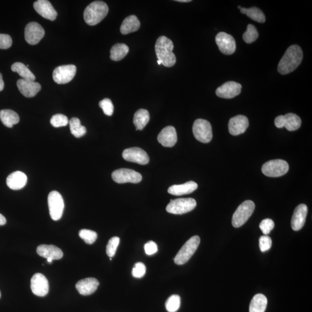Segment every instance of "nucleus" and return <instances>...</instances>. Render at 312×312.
Here are the masks:
<instances>
[{
  "mask_svg": "<svg viewBox=\"0 0 312 312\" xmlns=\"http://www.w3.org/2000/svg\"><path fill=\"white\" fill-rule=\"evenodd\" d=\"M303 59V52L298 45H294L288 48L278 65L280 74L286 75L298 67Z\"/></svg>",
  "mask_w": 312,
  "mask_h": 312,
  "instance_id": "1",
  "label": "nucleus"
},
{
  "mask_svg": "<svg viewBox=\"0 0 312 312\" xmlns=\"http://www.w3.org/2000/svg\"><path fill=\"white\" fill-rule=\"evenodd\" d=\"M174 48L173 42L165 36H161L157 39L155 45L156 56L162 65L166 67H171L177 61L175 54L172 52Z\"/></svg>",
  "mask_w": 312,
  "mask_h": 312,
  "instance_id": "2",
  "label": "nucleus"
},
{
  "mask_svg": "<svg viewBox=\"0 0 312 312\" xmlns=\"http://www.w3.org/2000/svg\"><path fill=\"white\" fill-rule=\"evenodd\" d=\"M109 11L105 2L101 1H94L86 8L83 16L85 22L90 26H95L104 19Z\"/></svg>",
  "mask_w": 312,
  "mask_h": 312,
  "instance_id": "3",
  "label": "nucleus"
},
{
  "mask_svg": "<svg viewBox=\"0 0 312 312\" xmlns=\"http://www.w3.org/2000/svg\"><path fill=\"white\" fill-rule=\"evenodd\" d=\"M200 244V238L194 236L188 240L175 256L174 262L177 265H183L190 259L197 249Z\"/></svg>",
  "mask_w": 312,
  "mask_h": 312,
  "instance_id": "4",
  "label": "nucleus"
},
{
  "mask_svg": "<svg viewBox=\"0 0 312 312\" xmlns=\"http://www.w3.org/2000/svg\"><path fill=\"white\" fill-rule=\"evenodd\" d=\"M255 204L252 201L247 200L242 202L233 214L232 226L235 228L243 226L253 214Z\"/></svg>",
  "mask_w": 312,
  "mask_h": 312,
  "instance_id": "5",
  "label": "nucleus"
},
{
  "mask_svg": "<svg viewBox=\"0 0 312 312\" xmlns=\"http://www.w3.org/2000/svg\"><path fill=\"white\" fill-rule=\"evenodd\" d=\"M196 205V200L192 198H178L171 200L166 210L169 213L183 214L193 211Z\"/></svg>",
  "mask_w": 312,
  "mask_h": 312,
  "instance_id": "6",
  "label": "nucleus"
},
{
  "mask_svg": "<svg viewBox=\"0 0 312 312\" xmlns=\"http://www.w3.org/2000/svg\"><path fill=\"white\" fill-rule=\"evenodd\" d=\"M289 169L288 163L283 160H270L262 166V172L266 177H279L285 175Z\"/></svg>",
  "mask_w": 312,
  "mask_h": 312,
  "instance_id": "7",
  "label": "nucleus"
},
{
  "mask_svg": "<svg viewBox=\"0 0 312 312\" xmlns=\"http://www.w3.org/2000/svg\"><path fill=\"white\" fill-rule=\"evenodd\" d=\"M193 132L196 139L202 143H208L213 137L211 123L204 119H198L195 121L193 124Z\"/></svg>",
  "mask_w": 312,
  "mask_h": 312,
  "instance_id": "8",
  "label": "nucleus"
},
{
  "mask_svg": "<svg viewBox=\"0 0 312 312\" xmlns=\"http://www.w3.org/2000/svg\"><path fill=\"white\" fill-rule=\"evenodd\" d=\"M48 201L51 219L57 221L61 219L65 208V202L62 195L58 192L53 191L48 196Z\"/></svg>",
  "mask_w": 312,
  "mask_h": 312,
  "instance_id": "9",
  "label": "nucleus"
},
{
  "mask_svg": "<svg viewBox=\"0 0 312 312\" xmlns=\"http://www.w3.org/2000/svg\"><path fill=\"white\" fill-rule=\"evenodd\" d=\"M113 180L117 183H138L142 180V175L132 169L121 168L116 169L112 174Z\"/></svg>",
  "mask_w": 312,
  "mask_h": 312,
  "instance_id": "10",
  "label": "nucleus"
},
{
  "mask_svg": "<svg viewBox=\"0 0 312 312\" xmlns=\"http://www.w3.org/2000/svg\"><path fill=\"white\" fill-rule=\"evenodd\" d=\"M76 72H77V67L74 65L57 66L53 71V79L57 84H66L73 80Z\"/></svg>",
  "mask_w": 312,
  "mask_h": 312,
  "instance_id": "11",
  "label": "nucleus"
},
{
  "mask_svg": "<svg viewBox=\"0 0 312 312\" xmlns=\"http://www.w3.org/2000/svg\"><path fill=\"white\" fill-rule=\"evenodd\" d=\"M275 125L277 128L285 127L288 131H293L300 128L301 126V120L298 115L289 113L276 117Z\"/></svg>",
  "mask_w": 312,
  "mask_h": 312,
  "instance_id": "12",
  "label": "nucleus"
},
{
  "mask_svg": "<svg viewBox=\"0 0 312 312\" xmlns=\"http://www.w3.org/2000/svg\"><path fill=\"white\" fill-rule=\"evenodd\" d=\"M45 30L39 23L30 22L25 27V37L30 45H37L44 38Z\"/></svg>",
  "mask_w": 312,
  "mask_h": 312,
  "instance_id": "13",
  "label": "nucleus"
},
{
  "mask_svg": "<svg viewBox=\"0 0 312 312\" xmlns=\"http://www.w3.org/2000/svg\"><path fill=\"white\" fill-rule=\"evenodd\" d=\"M123 158L127 162L146 165L149 162V157L146 151L139 148H131L124 150Z\"/></svg>",
  "mask_w": 312,
  "mask_h": 312,
  "instance_id": "14",
  "label": "nucleus"
},
{
  "mask_svg": "<svg viewBox=\"0 0 312 312\" xmlns=\"http://www.w3.org/2000/svg\"><path fill=\"white\" fill-rule=\"evenodd\" d=\"M216 44L223 54L230 55L235 52L236 42L234 37L226 33L220 32L216 36Z\"/></svg>",
  "mask_w": 312,
  "mask_h": 312,
  "instance_id": "15",
  "label": "nucleus"
},
{
  "mask_svg": "<svg viewBox=\"0 0 312 312\" xmlns=\"http://www.w3.org/2000/svg\"><path fill=\"white\" fill-rule=\"evenodd\" d=\"M31 289L35 296H47L49 290V282L47 278L40 273L33 275L31 280Z\"/></svg>",
  "mask_w": 312,
  "mask_h": 312,
  "instance_id": "16",
  "label": "nucleus"
},
{
  "mask_svg": "<svg viewBox=\"0 0 312 312\" xmlns=\"http://www.w3.org/2000/svg\"><path fill=\"white\" fill-rule=\"evenodd\" d=\"M242 85L235 82L230 81L218 87L216 94L220 98L230 99L237 96L241 92Z\"/></svg>",
  "mask_w": 312,
  "mask_h": 312,
  "instance_id": "17",
  "label": "nucleus"
},
{
  "mask_svg": "<svg viewBox=\"0 0 312 312\" xmlns=\"http://www.w3.org/2000/svg\"><path fill=\"white\" fill-rule=\"evenodd\" d=\"M249 120L244 115H237L230 120L229 130L230 134L237 136L243 134L249 127Z\"/></svg>",
  "mask_w": 312,
  "mask_h": 312,
  "instance_id": "18",
  "label": "nucleus"
},
{
  "mask_svg": "<svg viewBox=\"0 0 312 312\" xmlns=\"http://www.w3.org/2000/svg\"><path fill=\"white\" fill-rule=\"evenodd\" d=\"M18 89L27 98H32L37 95L41 89V84L35 81L20 79L17 82Z\"/></svg>",
  "mask_w": 312,
  "mask_h": 312,
  "instance_id": "19",
  "label": "nucleus"
},
{
  "mask_svg": "<svg viewBox=\"0 0 312 312\" xmlns=\"http://www.w3.org/2000/svg\"><path fill=\"white\" fill-rule=\"evenodd\" d=\"M34 10L45 19L53 21L56 19L57 13L52 5L47 0H38L34 4Z\"/></svg>",
  "mask_w": 312,
  "mask_h": 312,
  "instance_id": "20",
  "label": "nucleus"
},
{
  "mask_svg": "<svg viewBox=\"0 0 312 312\" xmlns=\"http://www.w3.org/2000/svg\"><path fill=\"white\" fill-rule=\"evenodd\" d=\"M160 144L163 147H174L178 140L177 133L173 126H167L164 128L157 137Z\"/></svg>",
  "mask_w": 312,
  "mask_h": 312,
  "instance_id": "21",
  "label": "nucleus"
},
{
  "mask_svg": "<svg viewBox=\"0 0 312 312\" xmlns=\"http://www.w3.org/2000/svg\"><path fill=\"white\" fill-rule=\"evenodd\" d=\"M308 211L307 206L305 204H300L296 207L291 222L294 231H299L304 226Z\"/></svg>",
  "mask_w": 312,
  "mask_h": 312,
  "instance_id": "22",
  "label": "nucleus"
},
{
  "mask_svg": "<svg viewBox=\"0 0 312 312\" xmlns=\"http://www.w3.org/2000/svg\"><path fill=\"white\" fill-rule=\"evenodd\" d=\"M99 283L94 278H87L81 280L76 284L78 292L82 296H89L95 293L98 289Z\"/></svg>",
  "mask_w": 312,
  "mask_h": 312,
  "instance_id": "23",
  "label": "nucleus"
},
{
  "mask_svg": "<svg viewBox=\"0 0 312 312\" xmlns=\"http://www.w3.org/2000/svg\"><path fill=\"white\" fill-rule=\"evenodd\" d=\"M37 252L39 256L44 258H50L53 260H60L63 257L61 249L54 245H41L38 246Z\"/></svg>",
  "mask_w": 312,
  "mask_h": 312,
  "instance_id": "24",
  "label": "nucleus"
},
{
  "mask_svg": "<svg viewBox=\"0 0 312 312\" xmlns=\"http://www.w3.org/2000/svg\"><path fill=\"white\" fill-rule=\"evenodd\" d=\"M27 181L26 175L21 171L14 172L7 178V186L11 189L14 190L23 189L26 185Z\"/></svg>",
  "mask_w": 312,
  "mask_h": 312,
  "instance_id": "25",
  "label": "nucleus"
},
{
  "mask_svg": "<svg viewBox=\"0 0 312 312\" xmlns=\"http://www.w3.org/2000/svg\"><path fill=\"white\" fill-rule=\"evenodd\" d=\"M198 184L195 181H189L181 184H175L169 187L168 192L172 195L183 196L189 195L197 189Z\"/></svg>",
  "mask_w": 312,
  "mask_h": 312,
  "instance_id": "26",
  "label": "nucleus"
},
{
  "mask_svg": "<svg viewBox=\"0 0 312 312\" xmlns=\"http://www.w3.org/2000/svg\"><path fill=\"white\" fill-rule=\"evenodd\" d=\"M140 26L138 17L135 15H130L123 20L120 27V32L124 35L128 34L138 31Z\"/></svg>",
  "mask_w": 312,
  "mask_h": 312,
  "instance_id": "27",
  "label": "nucleus"
},
{
  "mask_svg": "<svg viewBox=\"0 0 312 312\" xmlns=\"http://www.w3.org/2000/svg\"><path fill=\"white\" fill-rule=\"evenodd\" d=\"M267 303V298L262 294L254 296L250 304L249 312H265Z\"/></svg>",
  "mask_w": 312,
  "mask_h": 312,
  "instance_id": "28",
  "label": "nucleus"
},
{
  "mask_svg": "<svg viewBox=\"0 0 312 312\" xmlns=\"http://www.w3.org/2000/svg\"><path fill=\"white\" fill-rule=\"evenodd\" d=\"M0 119L4 125L12 128L14 125L19 123V115L15 111L10 110H4L0 111Z\"/></svg>",
  "mask_w": 312,
  "mask_h": 312,
  "instance_id": "29",
  "label": "nucleus"
},
{
  "mask_svg": "<svg viewBox=\"0 0 312 312\" xmlns=\"http://www.w3.org/2000/svg\"><path fill=\"white\" fill-rule=\"evenodd\" d=\"M150 115L149 112L144 109H140L134 114L133 123L136 127V130H142L149 122Z\"/></svg>",
  "mask_w": 312,
  "mask_h": 312,
  "instance_id": "30",
  "label": "nucleus"
},
{
  "mask_svg": "<svg viewBox=\"0 0 312 312\" xmlns=\"http://www.w3.org/2000/svg\"><path fill=\"white\" fill-rule=\"evenodd\" d=\"M129 51V48L125 44H116L111 48L110 58L115 62L125 58Z\"/></svg>",
  "mask_w": 312,
  "mask_h": 312,
  "instance_id": "31",
  "label": "nucleus"
},
{
  "mask_svg": "<svg viewBox=\"0 0 312 312\" xmlns=\"http://www.w3.org/2000/svg\"><path fill=\"white\" fill-rule=\"evenodd\" d=\"M14 72H17L23 80L35 81V77L27 66L22 63L16 62L11 66Z\"/></svg>",
  "mask_w": 312,
  "mask_h": 312,
  "instance_id": "32",
  "label": "nucleus"
},
{
  "mask_svg": "<svg viewBox=\"0 0 312 312\" xmlns=\"http://www.w3.org/2000/svg\"><path fill=\"white\" fill-rule=\"evenodd\" d=\"M241 13L246 14L250 19L256 21L257 22L263 23L265 22V16L263 11L257 7H251L250 8H242L241 9Z\"/></svg>",
  "mask_w": 312,
  "mask_h": 312,
  "instance_id": "33",
  "label": "nucleus"
},
{
  "mask_svg": "<svg viewBox=\"0 0 312 312\" xmlns=\"http://www.w3.org/2000/svg\"><path fill=\"white\" fill-rule=\"evenodd\" d=\"M69 125L71 134L75 137L81 138L86 134V127L81 125V121L78 118H72L69 120Z\"/></svg>",
  "mask_w": 312,
  "mask_h": 312,
  "instance_id": "34",
  "label": "nucleus"
},
{
  "mask_svg": "<svg viewBox=\"0 0 312 312\" xmlns=\"http://www.w3.org/2000/svg\"><path fill=\"white\" fill-rule=\"evenodd\" d=\"M259 37V33L256 27L253 25L247 26L246 32L243 35V39L247 44L253 43Z\"/></svg>",
  "mask_w": 312,
  "mask_h": 312,
  "instance_id": "35",
  "label": "nucleus"
},
{
  "mask_svg": "<svg viewBox=\"0 0 312 312\" xmlns=\"http://www.w3.org/2000/svg\"><path fill=\"white\" fill-rule=\"evenodd\" d=\"M181 307V297L178 295L169 296L165 303V308L168 312H176Z\"/></svg>",
  "mask_w": 312,
  "mask_h": 312,
  "instance_id": "36",
  "label": "nucleus"
},
{
  "mask_svg": "<svg viewBox=\"0 0 312 312\" xmlns=\"http://www.w3.org/2000/svg\"><path fill=\"white\" fill-rule=\"evenodd\" d=\"M81 238L85 242V243L92 245L96 242L98 238V234L92 230L83 229L79 232Z\"/></svg>",
  "mask_w": 312,
  "mask_h": 312,
  "instance_id": "37",
  "label": "nucleus"
},
{
  "mask_svg": "<svg viewBox=\"0 0 312 312\" xmlns=\"http://www.w3.org/2000/svg\"><path fill=\"white\" fill-rule=\"evenodd\" d=\"M68 123V117L63 114L54 115L50 119L51 125L56 128L66 126Z\"/></svg>",
  "mask_w": 312,
  "mask_h": 312,
  "instance_id": "38",
  "label": "nucleus"
},
{
  "mask_svg": "<svg viewBox=\"0 0 312 312\" xmlns=\"http://www.w3.org/2000/svg\"><path fill=\"white\" fill-rule=\"evenodd\" d=\"M120 243V238L117 237H114L109 240L107 246V255L112 258L115 255L117 248L119 246Z\"/></svg>",
  "mask_w": 312,
  "mask_h": 312,
  "instance_id": "39",
  "label": "nucleus"
},
{
  "mask_svg": "<svg viewBox=\"0 0 312 312\" xmlns=\"http://www.w3.org/2000/svg\"><path fill=\"white\" fill-rule=\"evenodd\" d=\"M99 107L104 112V114L110 116L113 115L114 111V107L113 102L109 99H105L99 103Z\"/></svg>",
  "mask_w": 312,
  "mask_h": 312,
  "instance_id": "40",
  "label": "nucleus"
},
{
  "mask_svg": "<svg viewBox=\"0 0 312 312\" xmlns=\"http://www.w3.org/2000/svg\"><path fill=\"white\" fill-rule=\"evenodd\" d=\"M146 266L144 263H136L134 268L132 269V275L136 278H141L146 274Z\"/></svg>",
  "mask_w": 312,
  "mask_h": 312,
  "instance_id": "41",
  "label": "nucleus"
},
{
  "mask_svg": "<svg viewBox=\"0 0 312 312\" xmlns=\"http://www.w3.org/2000/svg\"><path fill=\"white\" fill-rule=\"evenodd\" d=\"M274 226L275 223L273 220L270 219H265L260 223V229H261L263 234L266 235L269 234L274 229Z\"/></svg>",
  "mask_w": 312,
  "mask_h": 312,
  "instance_id": "42",
  "label": "nucleus"
},
{
  "mask_svg": "<svg viewBox=\"0 0 312 312\" xmlns=\"http://www.w3.org/2000/svg\"><path fill=\"white\" fill-rule=\"evenodd\" d=\"M260 250L262 252L268 251L272 246L271 238L268 235H263L259 239Z\"/></svg>",
  "mask_w": 312,
  "mask_h": 312,
  "instance_id": "43",
  "label": "nucleus"
},
{
  "mask_svg": "<svg viewBox=\"0 0 312 312\" xmlns=\"http://www.w3.org/2000/svg\"><path fill=\"white\" fill-rule=\"evenodd\" d=\"M13 45V39L10 35L0 34V49H7Z\"/></svg>",
  "mask_w": 312,
  "mask_h": 312,
  "instance_id": "44",
  "label": "nucleus"
},
{
  "mask_svg": "<svg viewBox=\"0 0 312 312\" xmlns=\"http://www.w3.org/2000/svg\"><path fill=\"white\" fill-rule=\"evenodd\" d=\"M144 249L145 253L149 256L153 255V254H155L157 252V251H158L157 245L155 242L153 241H149L145 244Z\"/></svg>",
  "mask_w": 312,
  "mask_h": 312,
  "instance_id": "45",
  "label": "nucleus"
},
{
  "mask_svg": "<svg viewBox=\"0 0 312 312\" xmlns=\"http://www.w3.org/2000/svg\"><path fill=\"white\" fill-rule=\"evenodd\" d=\"M6 222H7V220H6L5 217L0 213V226L5 225Z\"/></svg>",
  "mask_w": 312,
  "mask_h": 312,
  "instance_id": "46",
  "label": "nucleus"
},
{
  "mask_svg": "<svg viewBox=\"0 0 312 312\" xmlns=\"http://www.w3.org/2000/svg\"><path fill=\"white\" fill-rule=\"evenodd\" d=\"M4 83L2 80V74L0 73V92H1V91L4 89Z\"/></svg>",
  "mask_w": 312,
  "mask_h": 312,
  "instance_id": "47",
  "label": "nucleus"
},
{
  "mask_svg": "<svg viewBox=\"0 0 312 312\" xmlns=\"http://www.w3.org/2000/svg\"><path fill=\"white\" fill-rule=\"evenodd\" d=\"M177 1L180 2H189L192 1H191V0H178V1Z\"/></svg>",
  "mask_w": 312,
  "mask_h": 312,
  "instance_id": "48",
  "label": "nucleus"
},
{
  "mask_svg": "<svg viewBox=\"0 0 312 312\" xmlns=\"http://www.w3.org/2000/svg\"><path fill=\"white\" fill-rule=\"evenodd\" d=\"M47 262L49 263H51V262H53V260L50 258L47 259Z\"/></svg>",
  "mask_w": 312,
  "mask_h": 312,
  "instance_id": "49",
  "label": "nucleus"
},
{
  "mask_svg": "<svg viewBox=\"0 0 312 312\" xmlns=\"http://www.w3.org/2000/svg\"><path fill=\"white\" fill-rule=\"evenodd\" d=\"M157 63H158L159 65H161L162 63L159 61V60H157Z\"/></svg>",
  "mask_w": 312,
  "mask_h": 312,
  "instance_id": "50",
  "label": "nucleus"
},
{
  "mask_svg": "<svg viewBox=\"0 0 312 312\" xmlns=\"http://www.w3.org/2000/svg\"><path fill=\"white\" fill-rule=\"evenodd\" d=\"M0 296H1V293H0Z\"/></svg>",
  "mask_w": 312,
  "mask_h": 312,
  "instance_id": "51",
  "label": "nucleus"
}]
</instances>
